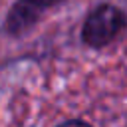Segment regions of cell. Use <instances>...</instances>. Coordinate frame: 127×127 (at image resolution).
I'll list each match as a JSON object with an SVG mask.
<instances>
[{
	"label": "cell",
	"mask_w": 127,
	"mask_h": 127,
	"mask_svg": "<svg viewBox=\"0 0 127 127\" xmlns=\"http://www.w3.org/2000/svg\"><path fill=\"white\" fill-rule=\"evenodd\" d=\"M67 0H14L4 16L2 30L10 38L30 34L52 10H58Z\"/></svg>",
	"instance_id": "2"
},
{
	"label": "cell",
	"mask_w": 127,
	"mask_h": 127,
	"mask_svg": "<svg viewBox=\"0 0 127 127\" xmlns=\"http://www.w3.org/2000/svg\"><path fill=\"white\" fill-rule=\"evenodd\" d=\"M62 125H89V123L83 119H65V121H62Z\"/></svg>",
	"instance_id": "3"
},
{
	"label": "cell",
	"mask_w": 127,
	"mask_h": 127,
	"mask_svg": "<svg viewBox=\"0 0 127 127\" xmlns=\"http://www.w3.org/2000/svg\"><path fill=\"white\" fill-rule=\"evenodd\" d=\"M127 32V12L111 2H99L93 6L79 30V40L89 50H103L115 44Z\"/></svg>",
	"instance_id": "1"
}]
</instances>
